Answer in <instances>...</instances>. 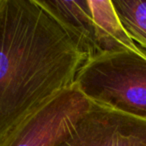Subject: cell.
Masks as SVG:
<instances>
[{
  "label": "cell",
  "mask_w": 146,
  "mask_h": 146,
  "mask_svg": "<svg viewBox=\"0 0 146 146\" xmlns=\"http://www.w3.org/2000/svg\"><path fill=\"white\" fill-rule=\"evenodd\" d=\"M74 85L94 104L146 121V51L142 48L87 59Z\"/></svg>",
  "instance_id": "obj_2"
},
{
  "label": "cell",
  "mask_w": 146,
  "mask_h": 146,
  "mask_svg": "<svg viewBox=\"0 0 146 146\" xmlns=\"http://www.w3.org/2000/svg\"><path fill=\"white\" fill-rule=\"evenodd\" d=\"M93 105L72 85L25 116L0 139V146H58Z\"/></svg>",
  "instance_id": "obj_3"
},
{
  "label": "cell",
  "mask_w": 146,
  "mask_h": 146,
  "mask_svg": "<svg viewBox=\"0 0 146 146\" xmlns=\"http://www.w3.org/2000/svg\"><path fill=\"white\" fill-rule=\"evenodd\" d=\"M87 59L38 0H0V139L74 85Z\"/></svg>",
  "instance_id": "obj_1"
},
{
  "label": "cell",
  "mask_w": 146,
  "mask_h": 146,
  "mask_svg": "<svg viewBox=\"0 0 146 146\" xmlns=\"http://www.w3.org/2000/svg\"><path fill=\"white\" fill-rule=\"evenodd\" d=\"M88 5L97 55L140 48L124 30L112 0H88Z\"/></svg>",
  "instance_id": "obj_6"
},
{
  "label": "cell",
  "mask_w": 146,
  "mask_h": 146,
  "mask_svg": "<svg viewBox=\"0 0 146 146\" xmlns=\"http://www.w3.org/2000/svg\"><path fill=\"white\" fill-rule=\"evenodd\" d=\"M39 3L77 42L88 59L97 55L88 0H45Z\"/></svg>",
  "instance_id": "obj_5"
},
{
  "label": "cell",
  "mask_w": 146,
  "mask_h": 146,
  "mask_svg": "<svg viewBox=\"0 0 146 146\" xmlns=\"http://www.w3.org/2000/svg\"><path fill=\"white\" fill-rule=\"evenodd\" d=\"M58 146H146V121L94 104Z\"/></svg>",
  "instance_id": "obj_4"
},
{
  "label": "cell",
  "mask_w": 146,
  "mask_h": 146,
  "mask_svg": "<svg viewBox=\"0 0 146 146\" xmlns=\"http://www.w3.org/2000/svg\"><path fill=\"white\" fill-rule=\"evenodd\" d=\"M128 36L146 51V0H112Z\"/></svg>",
  "instance_id": "obj_7"
}]
</instances>
